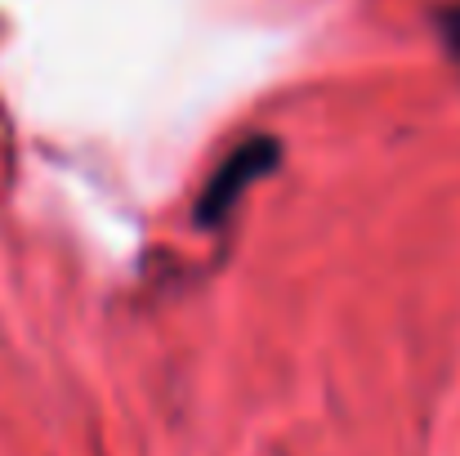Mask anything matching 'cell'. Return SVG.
I'll list each match as a JSON object with an SVG mask.
<instances>
[{"label":"cell","mask_w":460,"mask_h":456,"mask_svg":"<svg viewBox=\"0 0 460 456\" xmlns=\"http://www.w3.org/2000/svg\"><path fill=\"white\" fill-rule=\"evenodd\" d=\"M438 31H443L447 49L460 58V4H452V9H438Z\"/></svg>","instance_id":"obj_2"},{"label":"cell","mask_w":460,"mask_h":456,"mask_svg":"<svg viewBox=\"0 0 460 456\" xmlns=\"http://www.w3.org/2000/svg\"><path fill=\"white\" fill-rule=\"evenodd\" d=\"M278 161H282L278 135H251V139H242L237 148L215 165V174L206 179V188H201V197H197V206H192V219H197L201 228L224 224V219L237 210V201H242L260 179H269V174L278 170Z\"/></svg>","instance_id":"obj_1"}]
</instances>
